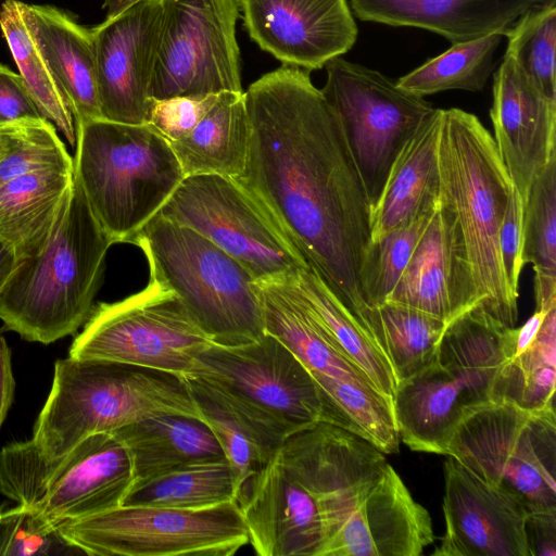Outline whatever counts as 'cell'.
<instances>
[{
  "mask_svg": "<svg viewBox=\"0 0 556 556\" xmlns=\"http://www.w3.org/2000/svg\"><path fill=\"white\" fill-rule=\"evenodd\" d=\"M244 101L250 143L236 180L356 321L371 205L337 114L291 64L252 83Z\"/></svg>",
  "mask_w": 556,
  "mask_h": 556,
  "instance_id": "obj_1",
  "label": "cell"
},
{
  "mask_svg": "<svg viewBox=\"0 0 556 556\" xmlns=\"http://www.w3.org/2000/svg\"><path fill=\"white\" fill-rule=\"evenodd\" d=\"M112 244L74 176L47 243L16 260L0 291L4 329L43 344L74 333L94 307Z\"/></svg>",
  "mask_w": 556,
  "mask_h": 556,
  "instance_id": "obj_2",
  "label": "cell"
},
{
  "mask_svg": "<svg viewBox=\"0 0 556 556\" xmlns=\"http://www.w3.org/2000/svg\"><path fill=\"white\" fill-rule=\"evenodd\" d=\"M514 329L482 307L452 320L429 364L396 388L393 413L400 441L413 451L443 455L466 414L500 401Z\"/></svg>",
  "mask_w": 556,
  "mask_h": 556,
  "instance_id": "obj_3",
  "label": "cell"
},
{
  "mask_svg": "<svg viewBox=\"0 0 556 556\" xmlns=\"http://www.w3.org/2000/svg\"><path fill=\"white\" fill-rule=\"evenodd\" d=\"M440 199L458 224L480 306L507 327L518 319L500 257L498 233L514 189L493 136L464 110L442 109L438 141Z\"/></svg>",
  "mask_w": 556,
  "mask_h": 556,
  "instance_id": "obj_4",
  "label": "cell"
},
{
  "mask_svg": "<svg viewBox=\"0 0 556 556\" xmlns=\"http://www.w3.org/2000/svg\"><path fill=\"white\" fill-rule=\"evenodd\" d=\"M159 414L201 418L185 376L131 364L66 357L58 359L49 396L31 441L48 460L85 438Z\"/></svg>",
  "mask_w": 556,
  "mask_h": 556,
  "instance_id": "obj_5",
  "label": "cell"
},
{
  "mask_svg": "<svg viewBox=\"0 0 556 556\" xmlns=\"http://www.w3.org/2000/svg\"><path fill=\"white\" fill-rule=\"evenodd\" d=\"M76 124L74 176L112 243H131L185 178L169 142L149 125Z\"/></svg>",
  "mask_w": 556,
  "mask_h": 556,
  "instance_id": "obj_6",
  "label": "cell"
},
{
  "mask_svg": "<svg viewBox=\"0 0 556 556\" xmlns=\"http://www.w3.org/2000/svg\"><path fill=\"white\" fill-rule=\"evenodd\" d=\"M131 243L144 253L150 279L177 294L214 344L241 345L265 333L255 280L206 237L156 214Z\"/></svg>",
  "mask_w": 556,
  "mask_h": 556,
  "instance_id": "obj_7",
  "label": "cell"
},
{
  "mask_svg": "<svg viewBox=\"0 0 556 556\" xmlns=\"http://www.w3.org/2000/svg\"><path fill=\"white\" fill-rule=\"evenodd\" d=\"M135 481L130 452L113 432L91 434L52 460L31 439L0 452V492L51 532L123 505Z\"/></svg>",
  "mask_w": 556,
  "mask_h": 556,
  "instance_id": "obj_8",
  "label": "cell"
},
{
  "mask_svg": "<svg viewBox=\"0 0 556 556\" xmlns=\"http://www.w3.org/2000/svg\"><path fill=\"white\" fill-rule=\"evenodd\" d=\"M443 455L517 498L528 514L556 510L555 407L485 403L462 418Z\"/></svg>",
  "mask_w": 556,
  "mask_h": 556,
  "instance_id": "obj_9",
  "label": "cell"
},
{
  "mask_svg": "<svg viewBox=\"0 0 556 556\" xmlns=\"http://www.w3.org/2000/svg\"><path fill=\"white\" fill-rule=\"evenodd\" d=\"M294 279L255 281L265 332L278 339L308 369L343 428L384 454L397 453L400 437L392 402L338 346Z\"/></svg>",
  "mask_w": 556,
  "mask_h": 556,
  "instance_id": "obj_10",
  "label": "cell"
},
{
  "mask_svg": "<svg viewBox=\"0 0 556 556\" xmlns=\"http://www.w3.org/2000/svg\"><path fill=\"white\" fill-rule=\"evenodd\" d=\"M59 541L99 556H231L249 543L237 502L204 509L121 505L54 528Z\"/></svg>",
  "mask_w": 556,
  "mask_h": 556,
  "instance_id": "obj_11",
  "label": "cell"
},
{
  "mask_svg": "<svg viewBox=\"0 0 556 556\" xmlns=\"http://www.w3.org/2000/svg\"><path fill=\"white\" fill-rule=\"evenodd\" d=\"M212 344L177 294L150 279L138 293L94 306L68 356L192 377L199 356Z\"/></svg>",
  "mask_w": 556,
  "mask_h": 556,
  "instance_id": "obj_12",
  "label": "cell"
},
{
  "mask_svg": "<svg viewBox=\"0 0 556 556\" xmlns=\"http://www.w3.org/2000/svg\"><path fill=\"white\" fill-rule=\"evenodd\" d=\"M321 90L337 114L372 206L406 141L435 108L376 70L334 58Z\"/></svg>",
  "mask_w": 556,
  "mask_h": 556,
  "instance_id": "obj_13",
  "label": "cell"
},
{
  "mask_svg": "<svg viewBox=\"0 0 556 556\" xmlns=\"http://www.w3.org/2000/svg\"><path fill=\"white\" fill-rule=\"evenodd\" d=\"M160 215L188 226L238 261L255 281L296 278L308 267L252 194L218 174L186 176Z\"/></svg>",
  "mask_w": 556,
  "mask_h": 556,
  "instance_id": "obj_14",
  "label": "cell"
},
{
  "mask_svg": "<svg viewBox=\"0 0 556 556\" xmlns=\"http://www.w3.org/2000/svg\"><path fill=\"white\" fill-rule=\"evenodd\" d=\"M153 99L243 92L236 38L239 0H161Z\"/></svg>",
  "mask_w": 556,
  "mask_h": 556,
  "instance_id": "obj_15",
  "label": "cell"
},
{
  "mask_svg": "<svg viewBox=\"0 0 556 556\" xmlns=\"http://www.w3.org/2000/svg\"><path fill=\"white\" fill-rule=\"evenodd\" d=\"M192 377L236 395L291 435L321 421L341 427L308 369L269 333L241 345L213 343L199 356Z\"/></svg>",
  "mask_w": 556,
  "mask_h": 556,
  "instance_id": "obj_16",
  "label": "cell"
},
{
  "mask_svg": "<svg viewBox=\"0 0 556 556\" xmlns=\"http://www.w3.org/2000/svg\"><path fill=\"white\" fill-rule=\"evenodd\" d=\"M161 15V0H139L91 28L102 118L148 123Z\"/></svg>",
  "mask_w": 556,
  "mask_h": 556,
  "instance_id": "obj_17",
  "label": "cell"
},
{
  "mask_svg": "<svg viewBox=\"0 0 556 556\" xmlns=\"http://www.w3.org/2000/svg\"><path fill=\"white\" fill-rule=\"evenodd\" d=\"M237 503L260 556H321L325 532L316 498L277 451L242 484Z\"/></svg>",
  "mask_w": 556,
  "mask_h": 556,
  "instance_id": "obj_18",
  "label": "cell"
},
{
  "mask_svg": "<svg viewBox=\"0 0 556 556\" xmlns=\"http://www.w3.org/2000/svg\"><path fill=\"white\" fill-rule=\"evenodd\" d=\"M239 5L250 38L282 64L319 70L357 39L348 0H239Z\"/></svg>",
  "mask_w": 556,
  "mask_h": 556,
  "instance_id": "obj_19",
  "label": "cell"
},
{
  "mask_svg": "<svg viewBox=\"0 0 556 556\" xmlns=\"http://www.w3.org/2000/svg\"><path fill=\"white\" fill-rule=\"evenodd\" d=\"M443 513L445 532L433 555L529 556L523 505L451 456L444 463Z\"/></svg>",
  "mask_w": 556,
  "mask_h": 556,
  "instance_id": "obj_20",
  "label": "cell"
},
{
  "mask_svg": "<svg viewBox=\"0 0 556 556\" xmlns=\"http://www.w3.org/2000/svg\"><path fill=\"white\" fill-rule=\"evenodd\" d=\"M490 117L498 155L522 200L556 155V100L504 55L493 79Z\"/></svg>",
  "mask_w": 556,
  "mask_h": 556,
  "instance_id": "obj_21",
  "label": "cell"
},
{
  "mask_svg": "<svg viewBox=\"0 0 556 556\" xmlns=\"http://www.w3.org/2000/svg\"><path fill=\"white\" fill-rule=\"evenodd\" d=\"M384 302L416 308L447 325L481 307L458 224L441 199Z\"/></svg>",
  "mask_w": 556,
  "mask_h": 556,
  "instance_id": "obj_22",
  "label": "cell"
},
{
  "mask_svg": "<svg viewBox=\"0 0 556 556\" xmlns=\"http://www.w3.org/2000/svg\"><path fill=\"white\" fill-rule=\"evenodd\" d=\"M433 540L428 510L387 463L323 556H419Z\"/></svg>",
  "mask_w": 556,
  "mask_h": 556,
  "instance_id": "obj_23",
  "label": "cell"
},
{
  "mask_svg": "<svg viewBox=\"0 0 556 556\" xmlns=\"http://www.w3.org/2000/svg\"><path fill=\"white\" fill-rule=\"evenodd\" d=\"M538 0H351L361 21L422 28L452 43L502 33Z\"/></svg>",
  "mask_w": 556,
  "mask_h": 556,
  "instance_id": "obj_24",
  "label": "cell"
},
{
  "mask_svg": "<svg viewBox=\"0 0 556 556\" xmlns=\"http://www.w3.org/2000/svg\"><path fill=\"white\" fill-rule=\"evenodd\" d=\"M442 109L421 124L396 156L370 211V241L403 227L440 200L438 141Z\"/></svg>",
  "mask_w": 556,
  "mask_h": 556,
  "instance_id": "obj_25",
  "label": "cell"
},
{
  "mask_svg": "<svg viewBox=\"0 0 556 556\" xmlns=\"http://www.w3.org/2000/svg\"><path fill=\"white\" fill-rule=\"evenodd\" d=\"M25 13L75 123L102 118L91 28L52 5L25 4Z\"/></svg>",
  "mask_w": 556,
  "mask_h": 556,
  "instance_id": "obj_26",
  "label": "cell"
},
{
  "mask_svg": "<svg viewBox=\"0 0 556 556\" xmlns=\"http://www.w3.org/2000/svg\"><path fill=\"white\" fill-rule=\"evenodd\" d=\"M186 379L202 419L235 468L241 489L244 481L260 471L291 434L236 395L200 377Z\"/></svg>",
  "mask_w": 556,
  "mask_h": 556,
  "instance_id": "obj_27",
  "label": "cell"
},
{
  "mask_svg": "<svg viewBox=\"0 0 556 556\" xmlns=\"http://www.w3.org/2000/svg\"><path fill=\"white\" fill-rule=\"evenodd\" d=\"M113 433L130 452L136 480L193 464L226 459L211 428L193 416L159 414Z\"/></svg>",
  "mask_w": 556,
  "mask_h": 556,
  "instance_id": "obj_28",
  "label": "cell"
},
{
  "mask_svg": "<svg viewBox=\"0 0 556 556\" xmlns=\"http://www.w3.org/2000/svg\"><path fill=\"white\" fill-rule=\"evenodd\" d=\"M74 181V168L35 170L0 187V239L16 260L36 255L47 243Z\"/></svg>",
  "mask_w": 556,
  "mask_h": 556,
  "instance_id": "obj_29",
  "label": "cell"
},
{
  "mask_svg": "<svg viewBox=\"0 0 556 556\" xmlns=\"http://www.w3.org/2000/svg\"><path fill=\"white\" fill-rule=\"evenodd\" d=\"M249 143L244 92L223 91L192 131L169 144L185 177L218 174L237 179L244 170Z\"/></svg>",
  "mask_w": 556,
  "mask_h": 556,
  "instance_id": "obj_30",
  "label": "cell"
},
{
  "mask_svg": "<svg viewBox=\"0 0 556 556\" xmlns=\"http://www.w3.org/2000/svg\"><path fill=\"white\" fill-rule=\"evenodd\" d=\"M555 382L556 304L535 308L521 327H515L500 397L529 410L555 407Z\"/></svg>",
  "mask_w": 556,
  "mask_h": 556,
  "instance_id": "obj_31",
  "label": "cell"
},
{
  "mask_svg": "<svg viewBox=\"0 0 556 556\" xmlns=\"http://www.w3.org/2000/svg\"><path fill=\"white\" fill-rule=\"evenodd\" d=\"M357 325L389 363L397 386L429 364L447 327L425 312L389 302L368 307Z\"/></svg>",
  "mask_w": 556,
  "mask_h": 556,
  "instance_id": "obj_32",
  "label": "cell"
},
{
  "mask_svg": "<svg viewBox=\"0 0 556 556\" xmlns=\"http://www.w3.org/2000/svg\"><path fill=\"white\" fill-rule=\"evenodd\" d=\"M239 491L235 468L223 459L138 479L123 505L204 509L237 502Z\"/></svg>",
  "mask_w": 556,
  "mask_h": 556,
  "instance_id": "obj_33",
  "label": "cell"
},
{
  "mask_svg": "<svg viewBox=\"0 0 556 556\" xmlns=\"http://www.w3.org/2000/svg\"><path fill=\"white\" fill-rule=\"evenodd\" d=\"M0 28L41 116L76 146V124L67 102L34 37L25 3L7 0L0 10Z\"/></svg>",
  "mask_w": 556,
  "mask_h": 556,
  "instance_id": "obj_34",
  "label": "cell"
},
{
  "mask_svg": "<svg viewBox=\"0 0 556 556\" xmlns=\"http://www.w3.org/2000/svg\"><path fill=\"white\" fill-rule=\"evenodd\" d=\"M294 283L338 346L393 405L397 388L394 374L341 301L309 267L299 273Z\"/></svg>",
  "mask_w": 556,
  "mask_h": 556,
  "instance_id": "obj_35",
  "label": "cell"
},
{
  "mask_svg": "<svg viewBox=\"0 0 556 556\" xmlns=\"http://www.w3.org/2000/svg\"><path fill=\"white\" fill-rule=\"evenodd\" d=\"M522 258L535 271L536 308L556 304V155L530 185L522 212Z\"/></svg>",
  "mask_w": 556,
  "mask_h": 556,
  "instance_id": "obj_36",
  "label": "cell"
},
{
  "mask_svg": "<svg viewBox=\"0 0 556 556\" xmlns=\"http://www.w3.org/2000/svg\"><path fill=\"white\" fill-rule=\"evenodd\" d=\"M503 37L502 33H493L453 43L442 54L399 78L396 85L422 98L454 89L480 91L492 74L494 56Z\"/></svg>",
  "mask_w": 556,
  "mask_h": 556,
  "instance_id": "obj_37",
  "label": "cell"
},
{
  "mask_svg": "<svg viewBox=\"0 0 556 556\" xmlns=\"http://www.w3.org/2000/svg\"><path fill=\"white\" fill-rule=\"evenodd\" d=\"M503 36L505 54L546 97L556 100V0L534 2Z\"/></svg>",
  "mask_w": 556,
  "mask_h": 556,
  "instance_id": "obj_38",
  "label": "cell"
},
{
  "mask_svg": "<svg viewBox=\"0 0 556 556\" xmlns=\"http://www.w3.org/2000/svg\"><path fill=\"white\" fill-rule=\"evenodd\" d=\"M0 187L18 176L52 167L74 168V160L48 119L25 118L0 127Z\"/></svg>",
  "mask_w": 556,
  "mask_h": 556,
  "instance_id": "obj_39",
  "label": "cell"
},
{
  "mask_svg": "<svg viewBox=\"0 0 556 556\" xmlns=\"http://www.w3.org/2000/svg\"><path fill=\"white\" fill-rule=\"evenodd\" d=\"M434 208L368 243L359 273L362 298L367 307L384 303L408 264Z\"/></svg>",
  "mask_w": 556,
  "mask_h": 556,
  "instance_id": "obj_40",
  "label": "cell"
},
{
  "mask_svg": "<svg viewBox=\"0 0 556 556\" xmlns=\"http://www.w3.org/2000/svg\"><path fill=\"white\" fill-rule=\"evenodd\" d=\"M217 94L153 99L147 125L169 143L187 137L215 102Z\"/></svg>",
  "mask_w": 556,
  "mask_h": 556,
  "instance_id": "obj_41",
  "label": "cell"
},
{
  "mask_svg": "<svg viewBox=\"0 0 556 556\" xmlns=\"http://www.w3.org/2000/svg\"><path fill=\"white\" fill-rule=\"evenodd\" d=\"M0 555H43L52 548L55 532L48 531L23 507L3 513Z\"/></svg>",
  "mask_w": 556,
  "mask_h": 556,
  "instance_id": "obj_42",
  "label": "cell"
},
{
  "mask_svg": "<svg viewBox=\"0 0 556 556\" xmlns=\"http://www.w3.org/2000/svg\"><path fill=\"white\" fill-rule=\"evenodd\" d=\"M522 212L523 200L514 187L500 228L498 249L506 285L516 299L519 277L526 265L522 258Z\"/></svg>",
  "mask_w": 556,
  "mask_h": 556,
  "instance_id": "obj_43",
  "label": "cell"
},
{
  "mask_svg": "<svg viewBox=\"0 0 556 556\" xmlns=\"http://www.w3.org/2000/svg\"><path fill=\"white\" fill-rule=\"evenodd\" d=\"M40 117L22 76L0 64V127L20 119Z\"/></svg>",
  "mask_w": 556,
  "mask_h": 556,
  "instance_id": "obj_44",
  "label": "cell"
},
{
  "mask_svg": "<svg viewBox=\"0 0 556 556\" xmlns=\"http://www.w3.org/2000/svg\"><path fill=\"white\" fill-rule=\"evenodd\" d=\"M525 533L529 556H555L556 510L528 514Z\"/></svg>",
  "mask_w": 556,
  "mask_h": 556,
  "instance_id": "obj_45",
  "label": "cell"
},
{
  "mask_svg": "<svg viewBox=\"0 0 556 556\" xmlns=\"http://www.w3.org/2000/svg\"><path fill=\"white\" fill-rule=\"evenodd\" d=\"M14 387L10 349L4 338L0 336V428L11 406Z\"/></svg>",
  "mask_w": 556,
  "mask_h": 556,
  "instance_id": "obj_46",
  "label": "cell"
},
{
  "mask_svg": "<svg viewBox=\"0 0 556 556\" xmlns=\"http://www.w3.org/2000/svg\"><path fill=\"white\" fill-rule=\"evenodd\" d=\"M16 263L13 248L0 239V291L12 273Z\"/></svg>",
  "mask_w": 556,
  "mask_h": 556,
  "instance_id": "obj_47",
  "label": "cell"
},
{
  "mask_svg": "<svg viewBox=\"0 0 556 556\" xmlns=\"http://www.w3.org/2000/svg\"><path fill=\"white\" fill-rule=\"evenodd\" d=\"M139 0H106L105 8L108 9L106 16L115 15L129 5L136 3Z\"/></svg>",
  "mask_w": 556,
  "mask_h": 556,
  "instance_id": "obj_48",
  "label": "cell"
},
{
  "mask_svg": "<svg viewBox=\"0 0 556 556\" xmlns=\"http://www.w3.org/2000/svg\"><path fill=\"white\" fill-rule=\"evenodd\" d=\"M3 513H0V522L2 521Z\"/></svg>",
  "mask_w": 556,
  "mask_h": 556,
  "instance_id": "obj_49",
  "label": "cell"
},
{
  "mask_svg": "<svg viewBox=\"0 0 556 556\" xmlns=\"http://www.w3.org/2000/svg\"><path fill=\"white\" fill-rule=\"evenodd\" d=\"M0 153H1V151H0Z\"/></svg>",
  "mask_w": 556,
  "mask_h": 556,
  "instance_id": "obj_50",
  "label": "cell"
},
{
  "mask_svg": "<svg viewBox=\"0 0 556 556\" xmlns=\"http://www.w3.org/2000/svg\"><path fill=\"white\" fill-rule=\"evenodd\" d=\"M1 513V511H0Z\"/></svg>",
  "mask_w": 556,
  "mask_h": 556,
  "instance_id": "obj_51",
  "label": "cell"
}]
</instances>
